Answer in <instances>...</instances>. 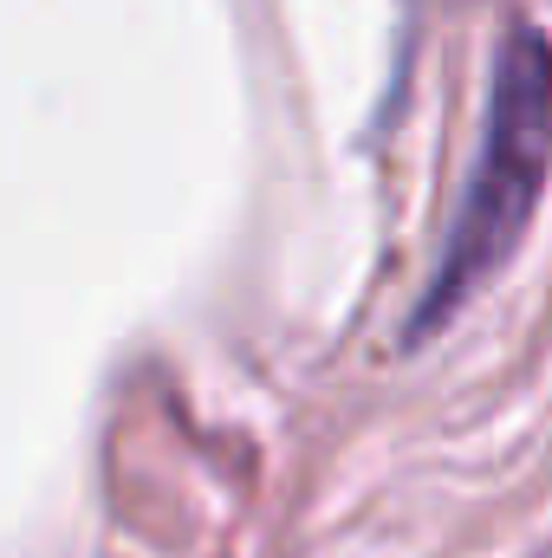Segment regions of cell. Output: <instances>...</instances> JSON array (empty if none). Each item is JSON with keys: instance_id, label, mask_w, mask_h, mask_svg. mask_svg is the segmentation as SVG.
I'll list each match as a JSON object with an SVG mask.
<instances>
[{"instance_id": "obj_1", "label": "cell", "mask_w": 552, "mask_h": 558, "mask_svg": "<svg viewBox=\"0 0 552 558\" xmlns=\"http://www.w3.org/2000/svg\"><path fill=\"white\" fill-rule=\"evenodd\" d=\"M540 182H547V39H540V26H514V39L501 46L488 143H481V162H475V182H468V208H461V221L448 234L442 274L422 292L416 331L442 325L507 260V247L533 221Z\"/></svg>"}]
</instances>
